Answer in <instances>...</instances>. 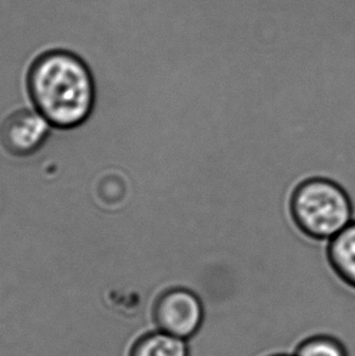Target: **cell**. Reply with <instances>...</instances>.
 <instances>
[{
	"instance_id": "6da1fadb",
	"label": "cell",
	"mask_w": 355,
	"mask_h": 356,
	"mask_svg": "<svg viewBox=\"0 0 355 356\" xmlns=\"http://www.w3.org/2000/svg\"><path fill=\"white\" fill-rule=\"evenodd\" d=\"M27 89L34 108L58 129H72L90 117L95 105V82L77 54L50 50L29 67Z\"/></svg>"
},
{
	"instance_id": "7a4b0ae2",
	"label": "cell",
	"mask_w": 355,
	"mask_h": 356,
	"mask_svg": "<svg viewBox=\"0 0 355 356\" xmlns=\"http://www.w3.org/2000/svg\"><path fill=\"white\" fill-rule=\"evenodd\" d=\"M298 230L313 240H331L352 222L353 206L346 190L326 178H310L294 188L290 202Z\"/></svg>"
},
{
	"instance_id": "3957f363",
	"label": "cell",
	"mask_w": 355,
	"mask_h": 356,
	"mask_svg": "<svg viewBox=\"0 0 355 356\" xmlns=\"http://www.w3.org/2000/svg\"><path fill=\"white\" fill-rule=\"evenodd\" d=\"M152 318L159 331L189 341L201 330L205 308L200 297L191 289L174 287L164 291L156 299Z\"/></svg>"
},
{
	"instance_id": "277c9868",
	"label": "cell",
	"mask_w": 355,
	"mask_h": 356,
	"mask_svg": "<svg viewBox=\"0 0 355 356\" xmlns=\"http://www.w3.org/2000/svg\"><path fill=\"white\" fill-rule=\"evenodd\" d=\"M48 120L36 108L19 110L10 115L0 127V141L9 154L26 157L37 152L50 134Z\"/></svg>"
},
{
	"instance_id": "5b68a950",
	"label": "cell",
	"mask_w": 355,
	"mask_h": 356,
	"mask_svg": "<svg viewBox=\"0 0 355 356\" xmlns=\"http://www.w3.org/2000/svg\"><path fill=\"white\" fill-rule=\"evenodd\" d=\"M327 259L337 276L355 289V220L331 238Z\"/></svg>"
},
{
	"instance_id": "8992f818",
	"label": "cell",
	"mask_w": 355,
	"mask_h": 356,
	"mask_svg": "<svg viewBox=\"0 0 355 356\" xmlns=\"http://www.w3.org/2000/svg\"><path fill=\"white\" fill-rule=\"evenodd\" d=\"M128 356H190V349L187 341L157 330L140 336Z\"/></svg>"
},
{
	"instance_id": "52a82bcc",
	"label": "cell",
	"mask_w": 355,
	"mask_h": 356,
	"mask_svg": "<svg viewBox=\"0 0 355 356\" xmlns=\"http://www.w3.org/2000/svg\"><path fill=\"white\" fill-rule=\"evenodd\" d=\"M294 356H348V352L340 339L327 334H315L298 344Z\"/></svg>"
},
{
	"instance_id": "ba28073f",
	"label": "cell",
	"mask_w": 355,
	"mask_h": 356,
	"mask_svg": "<svg viewBox=\"0 0 355 356\" xmlns=\"http://www.w3.org/2000/svg\"><path fill=\"white\" fill-rule=\"evenodd\" d=\"M269 356H294V354L293 355H288V354H273V355Z\"/></svg>"
}]
</instances>
